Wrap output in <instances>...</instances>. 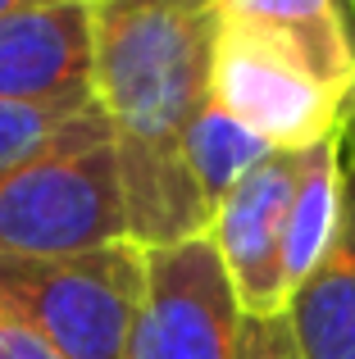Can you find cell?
Instances as JSON below:
<instances>
[{
    "label": "cell",
    "mask_w": 355,
    "mask_h": 359,
    "mask_svg": "<svg viewBox=\"0 0 355 359\" xmlns=\"http://www.w3.org/2000/svg\"><path fill=\"white\" fill-rule=\"evenodd\" d=\"M91 87V5H51L0 18V105Z\"/></svg>",
    "instance_id": "cell-7"
},
{
    "label": "cell",
    "mask_w": 355,
    "mask_h": 359,
    "mask_svg": "<svg viewBox=\"0 0 355 359\" xmlns=\"http://www.w3.org/2000/svg\"><path fill=\"white\" fill-rule=\"evenodd\" d=\"M237 359H305V355L296 346V332L287 323V314H274V318H246L241 314Z\"/></svg>",
    "instance_id": "cell-13"
},
{
    "label": "cell",
    "mask_w": 355,
    "mask_h": 359,
    "mask_svg": "<svg viewBox=\"0 0 355 359\" xmlns=\"http://www.w3.org/2000/svg\"><path fill=\"white\" fill-rule=\"evenodd\" d=\"M223 18L283 41L342 109L355 96V36L342 0H214Z\"/></svg>",
    "instance_id": "cell-9"
},
{
    "label": "cell",
    "mask_w": 355,
    "mask_h": 359,
    "mask_svg": "<svg viewBox=\"0 0 355 359\" xmlns=\"http://www.w3.org/2000/svg\"><path fill=\"white\" fill-rule=\"evenodd\" d=\"M123 237L119 159L91 96L41 155L0 173V259H64Z\"/></svg>",
    "instance_id": "cell-2"
},
{
    "label": "cell",
    "mask_w": 355,
    "mask_h": 359,
    "mask_svg": "<svg viewBox=\"0 0 355 359\" xmlns=\"http://www.w3.org/2000/svg\"><path fill=\"white\" fill-rule=\"evenodd\" d=\"M210 105L260 137L269 150H310L342 132L347 109L319 87L283 41L214 9Z\"/></svg>",
    "instance_id": "cell-4"
},
{
    "label": "cell",
    "mask_w": 355,
    "mask_h": 359,
    "mask_svg": "<svg viewBox=\"0 0 355 359\" xmlns=\"http://www.w3.org/2000/svg\"><path fill=\"white\" fill-rule=\"evenodd\" d=\"M214 0H96L91 96L119 159L128 241L205 237L210 210L187 173V132L210 100Z\"/></svg>",
    "instance_id": "cell-1"
},
{
    "label": "cell",
    "mask_w": 355,
    "mask_h": 359,
    "mask_svg": "<svg viewBox=\"0 0 355 359\" xmlns=\"http://www.w3.org/2000/svg\"><path fill=\"white\" fill-rule=\"evenodd\" d=\"M0 359H60L41 337H32V327H23L14 314L0 309Z\"/></svg>",
    "instance_id": "cell-14"
},
{
    "label": "cell",
    "mask_w": 355,
    "mask_h": 359,
    "mask_svg": "<svg viewBox=\"0 0 355 359\" xmlns=\"http://www.w3.org/2000/svg\"><path fill=\"white\" fill-rule=\"evenodd\" d=\"M305 359H355V150L342 141V219L333 245L287 300Z\"/></svg>",
    "instance_id": "cell-8"
},
{
    "label": "cell",
    "mask_w": 355,
    "mask_h": 359,
    "mask_svg": "<svg viewBox=\"0 0 355 359\" xmlns=\"http://www.w3.org/2000/svg\"><path fill=\"white\" fill-rule=\"evenodd\" d=\"M301 150H269L210 214L205 237L219 250L246 318L287 314L292 278L283 264V223L296 191Z\"/></svg>",
    "instance_id": "cell-6"
},
{
    "label": "cell",
    "mask_w": 355,
    "mask_h": 359,
    "mask_svg": "<svg viewBox=\"0 0 355 359\" xmlns=\"http://www.w3.org/2000/svg\"><path fill=\"white\" fill-rule=\"evenodd\" d=\"M146 291V250L109 241L64 259H0V309L60 359H123Z\"/></svg>",
    "instance_id": "cell-3"
},
{
    "label": "cell",
    "mask_w": 355,
    "mask_h": 359,
    "mask_svg": "<svg viewBox=\"0 0 355 359\" xmlns=\"http://www.w3.org/2000/svg\"><path fill=\"white\" fill-rule=\"evenodd\" d=\"M91 100L87 91H69V96H51V100H5L0 105V173H9L14 164L41 155L73 118L78 109Z\"/></svg>",
    "instance_id": "cell-12"
},
{
    "label": "cell",
    "mask_w": 355,
    "mask_h": 359,
    "mask_svg": "<svg viewBox=\"0 0 355 359\" xmlns=\"http://www.w3.org/2000/svg\"><path fill=\"white\" fill-rule=\"evenodd\" d=\"M241 305L210 237L146 250V291L123 359H237Z\"/></svg>",
    "instance_id": "cell-5"
},
{
    "label": "cell",
    "mask_w": 355,
    "mask_h": 359,
    "mask_svg": "<svg viewBox=\"0 0 355 359\" xmlns=\"http://www.w3.org/2000/svg\"><path fill=\"white\" fill-rule=\"evenodd\" d=\"M347 5V18H351V36H355V0H342ZM342 141L355 150V96H351V105H347V114H342Z\"/></svg>",
    "instance_id": "cell-16"
},
{
    "label": "cell",
    "mask_w": 355,
    "mask_h": 359,
    "mask_svg": "<svg viewBox=\"0 0 355 359\" xmlns=\"http://www.w3.org/2000/svg\"><path fill=\"white\" fill-rule=\"evenodd\" d=\"M182 155H187V173H192L205 210L214 214V205H219L223 196H228L232 187H237L241 177L269 155V146L260 137H250L241 123H232L223 109H214L210 100H205V109L196 114L192 132H187Z\"/></svg>",
    "instance_id": "cell-11"
},
{
    "label": "cell",
    "mask_w": 355,
    "mask_h": 359,
    "mask_svg": "<svg viewBox=\"0 0 355 359\" xmlns=\"http://www.w3.org/2000/svg\"><path fill=\"white\" fill-rule=\"evenodd\" d=\"M51 5H96V0H0V18L23 14V9H51Z\"/></svg>",
    "instance_id": "cell-15"
},
{
    "label": "cell",
    "mask_w": 355,
    "mask_h": 359,
    "mask_svg": "<svg viewBox=\"0 0 355 359\" xmlns=\"http://www.w3.org/2000/svg\"><path fill=\"white\" fill-rule=\"evenodd\" d=\"M337 219H342V132L301 150L296 191L283 223V264L292 278V291L310 278V269L333 245Z\"/></svg>",
    "instance_id": "cell-10"
}]
</instances>
